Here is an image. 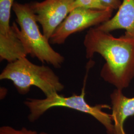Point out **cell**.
<instances>
[{
    "label": "cell",
    "instance_id": "4",
    "mask_svg": "<svg viewBox=\"0 0 134 134\" xmlns=\"http://www.w3.org/2000/svg\"><path fill=\"white\" fill-rule=\"evenodd\" d=\"M12 10L15 14L16 21L30 56L56 68L61 67L65 58L53 49L49 40L41 32L29 3L14 2Z\"/></svg>",
    "mask_w": 134,
    "mask_h": 134
},
{
    "label": "cell",
    "instance_id": "9",
    "mask_svg": "<svg viewBox=\"0 0 134 134\" xmlns=\"http://www.w3.org/2000/svg\"><path fill=\"white\" fill-rule=\"evenodd\" d=\"M96 27L109 33L117 29H125V36L134 38V0H123L116 14Z\"/></svg>",
    "mask_w": 134,
    "mask_h": 134
},
{
    "label": "cell",
    "instance_id": "10",
    "mask_svg": "<svg viewBox=\"0 0 134 134\" xmlns=\"http://www.w3.org/2000/svg\"><path fill=\"white\" fill-rule=\"evenodd\" d=\"M0 134H50L45 132L38 133L35 131L28 130L23 127L16 130L9 126H4L0 128Z\"/></svg>",
    "mask_w": 134,
    "mask_h": 134
},
{
    "label": "cell",
    "instance_id": "7",
    "mask_svg": "<svg viewBox=\"0 0 134 134\" xmlns=\"http://www.w3.org/2000/svg\"><path fill=\"white\" fill-rule=\"evenodd\" d=\"M75 0H44L29 3L43 35L50 40L56 29L71 12Z\"/></svg>",
    "mask_w": 134,
    "mask_h": 134
},
{
    "label": "cell",
    "instance_id": "1",
    "mask_svg": "<svg viewBox=\"0 0 134 134\" xmlns=\"http://www.w3.org/2000/svg\"><path fill=\"white\" fill-rule=\"evenodd\" d=\"M83 45L87 59L96 53L104 59L100 71L104 81L122 91L129 86L134 78V38L116 37L94 27L86 32Z\"/></svg>",
    "mask_w": 134,
    "mask_h": 134
},
{
    "label": "cell",
    "instance_id": "5",
    "mask_svg": "<svg viewBox=\"0 0 134 134\" xmlns=\"http://www.w3.org/2000/svg\"><path fill=\"white\" fill-rule=\"evenodd\" d=\"M114 10H94L78 7L71 10L50 39V44L61 45L72 34L97 26L112 17Z\"/></svg>",
    "mask_w": 134,
    "mask_h": 134
},
{
    "label": "cell",
    "instance_id": "2",
    "mask_svg": "<svg viewBox=\"0 0 134 134\" xmlns=\"http://www.w3.org/2000/svg\"><path fill=\"white\" fill-rule=\"evenodd\" d=\"M1 80L12 81L18 92L26 94L32 86L43 92L46 97L59 93L64 86L57 75L50 67L37 65L26 57L9 63L0 74Z\"/></svg>",
    "mask_w": 134,
    "mask_h": 134
},
{
    "label": "cell",
    "instance_id": "8",
    "mask_svg": "<svg viewBox=\"0 0 134 134\" xmlns=\"http://www.w3.org/2000/svg\"><path fill=\"white\" fill-rule=\"evenodd\" d=\"M110 97L113 134H126L124 125L128 118L134 116V97H128L122 90L116 88L111 93Z\"/></svg>",
    "mask_w": 134,
    "mask_h": 134
},
{
    "label": "cell",
    "instance_id": "3",
    "mask_svg": "<svg viewBox=\"0 0 134 134\" xmlns=\"http://www.w3.org/2000/svg\"><path fill=\"white\" fill-rule=\"evenodd\" d=\"M86 77L81 92L79 95L73 94L66 97L56 93L43 99L27 98L24 103L29 111V121L35 122L48 110L55 107H63L91 115L105 127L107 134H113L114 127L111 115L103 111L105 109H111V107L105 104L92 106L86 102L85 99Z\"/></svg>",
    "mask_w": 134,
    "mask_h": 134
},
{
    "label": "cell",
    "instance_id": "6",
    "mask_svg": "<svg viewBox=\"0 0 134 134\" xmlns=\"http://www.w3.org/2000/svg\"><path fill=\"white\" fill-rule=\"evenodd\" d=\"M14 0H0V58L12 61L22 56L25 52L18 24L10 25L11 11Z\"/></svg>",
    "mask_w": 134,
    "mask_h": 134
},
{
    "label": "cell",
    "instance_id": "11",
    "mask_svg": "<svg viewBox=\"0 0 134 134\" xmlns=\"http://www.w3.org/2000/svg\"><path fill=\"white\" fill-rule=\"evenodd\" d=\"M105 8L113 10H118L122 4L121 0H99Z\"/></svg>",
    "mask_w": 134,
    "mask_h": 134
}]
</instances>
